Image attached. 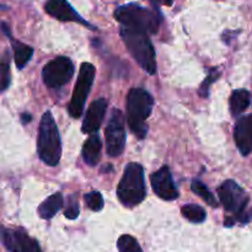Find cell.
<instances>
[{"mask_svg": "<svg viewBox=\"0 0 252 252\" xmlns=\"http://www.w3.org/2000/svg\"><path fill=\"white\" fill-rule=\"evenodd\" d=\"M115 19L126 29L144 32L147 34L157 33L161 21L158 11L135 2L117 7L115 11Z\"/></svg>", "mask_w": 252, "mask_h": 252, "instance_id": "cell-1", "label": "cell"}, {"mask_svg": "<svg viewBox=\"0 0 252 252\" xmlns=\"http://www.w3.org/2000/svg\"><path fill=\"white\" fill-rule=\"evenodd\" d=\"M154 106V98L144 89H132L127 96V121L129 129L139 139L148 134L145 121L150 116Z\"/></svg>", "mask_w": 252, "mask_h": 252, "instance_id": "cell-2", "label": "cell"}, {"mask_svg": "<svg viewBox=\"0 0 252 252\" xmlns=\"http://www.w3.org/2000/svg\"><path fill=\"white\" fill-rule=\"evenodd\" d=\"M37 152L42 161L48 166L59 164L62 157V143L58 127L49 111L43 113L41 118L37 139Z\"/></svg>", "mask_w": 252, "mask_h": 252, "instance_id": "cell-3", "label": "cell"}, {"mask_svg": "<svg viewBox=\"0 0 252 252\" xmlns=\"http://www.w3.org/2000/svg\"><path fill=\"white\" fill-rule=\"evenodd\" d=\"M117 196L126 207H135L142 203L147 196L144 181V169L140 164L129 162L117 187Z\"/></svg>", "mask_w": 252, "mask_h": 252, "instance_id": "cell-4", "label": "cell"}, {"mask_svg": "<svg viewBox=\"0 0 252 252\" xmlns=\"http://www.w3.org/2000/svg\"><path fill=\"white\" fill-rule=\"evenodd\" d=\"M120 33L126 47L137 63L148 74L154 75L157 73V54L148 34L144 32L126 29L123 26L121 27Z\"/></svg>", "mask_w": 252, "mask_h": 252, "instance_id": "cell-5", "label": "cell"}, {"mask_svg": "<svg viewBox=\"0 0 252 252\" xmlns=\"http://www.w3.org/2000/svg\"><path fill=\"white\" fill-rule=\"evenodd\" d=\"M218 196L225 211L235 216L234 220L240 223L250 221L249 214L245 212L250 197L234 180H226L219 186Z\"/></svg>", "mask_w": 252, "mask_h": 252, "instance_id": "cell-6", "label": "cell"}, {"mask_svg": "<svg viewBox=\"0 0 252 252\" xmlns=\"http://www.w3.org/2000/svg\"><path fill=\"white\" fill-rule=\"evenodd\" d=\"M96 69L91 63H83L79 71L76 85L74 88L73 96H71L70 103H69V115L73 118H79L84 112L86 98L93 86L94 79H95Z\"/></svg>", "mask_w": 252, "mask_h": 252, "instance_id": "cell-7", "label": "cell"}, {"mask_svg": "<svg viewBox=\"0 0 252 252\" xmlns=\"http://www.w3.org/2000/svg\"><path fill=\"white\" fill-rule=\"evenodd\" d=\"M74 64L68 57H57L43 66L42 78L48 88H62L68 84L74 75Z\"/></svg>", "mask_w": 252, "mask_h": 252, "instance_id": "cell-8", "label": "cell"}, {"mask_svg": "<svg viewBox=\"0 0 252 252\" xmlns=\"http://www.w3.org/2000/svg\"><path fill=\"white\" fill-rule=\"evenodd\" d=\"M106 152L110 157H120L125 150L126 129L125 116L118 108L111 112L110 121L106 127Z\"/></svg>", "mask_w": 252, "mask_h": 252, "instance_id": "cell-9", "label": "cell"}, {"mask_svg": "<svg viewBox=\"0 0 252 252\" xmlns=\"http://www.w3.org/2000/svg\"><path fill=\"white\" fill-rule=\"evenodd\" d=\"M1 243L10 252H42L38 243L21 229L5 230Z\"/></svg>", "mask_w": 252, "mask_h": 252, "instance_id": "cell-10", "label": "cell"}, {"mask_svg": "<svg viewBox=\"0 0 252 252\" xmlns=\"http://www.w3.org/2000/svg\"><path fill=\"white\" fill-rule=\"evenodd\" d=\"M150 182L155 193L164 201H175L179 197V191L167 166H162L155 171L150 176Z\"/></svg>", "mask_w": 252, "mask_h": 252, "instance_id": "cell-11", "label": "cell"}, {"mask_svg": "<svg viewBox=\"0 0 252 252\" xmlns=\"http://www.w3.org/2000/svg\"><path fill=\"white\" fill-rule=\"evenodd\" d=\"M44 10L52 17L61 20V21L79 22V24H83L84 26L95 29L88 21H85L66 0H47L46 4H44Z\"/></svg>", "mask_w": 252, "mask_h": 252, "instance_id": "cell-12", "label": "cell"}, {"mask_svg": "<svg viewBox=\"0 0 252 252\" xmlns=\"http://www.w3.org/2000/svg\"><path fill=\"white\" fill-rule=\"evenodd\" d=\"M234 139L241 155L248 157L252 152V113L239 118L234 129Z\"/></svg>", "mask_w": 252, "mask_h": 252, "instance_id": "cell-13", "label": "cell"}, {"mask_svg": "<svg viewBox=\"0 0 252 252\" xmlns=\"http://www.w3.org/2000/svg\"><path fill=\"white\" fill-rule=\"evenodd\" d=\"M106 110H107V101L105 98H97L89 106L86 111L85 118H84L81 130L85 134H93L96 133L102 125L105 118Z\"/></svg>", "mask_w": 252, "mask_h": 252, "instance_id": "cell-14", "label": "cell"}, {"mask_svg": "<svg viewBox=\"0 0 252 252\" xmlns=\"http://www.w3.org/2000/svg\"><path fill=\"white\" fill-rule=\"evenodd\" d=\"M101 148H102V143H101L100 137L96 133L90 134V137L84 143L83 150H81L84 161L89 166H95L98 164L101 158Z\"/></svg>", "mask_w": 252, "mask_h": 252, "instance_id": "cell-15", "label": "cell"}, {"mask_svg": "<svg viewBox=\"0 0 252 252\" xmlns=\"http://www.w3.org/2000/svg\"><path fill=\"white\" fill-rule=\"evenodd\" d=\"M251 95L245 89H239L231 93L230 98H229V106H230V113L234 117L243 115L248 107L250 106Z\"/></svg>", "mask_w": 252, "mask_h": 252, "instance_id": "cell-16", "label": "cell"}, {"mask_svg": "<svg viewBox=\"0 0 252 252\" xmlns=\"http://www.w3.org/2000/svg\"><path fill=\"white\" fill-rule=\"evenodd\" d=\"M63 196L61 193H54L44 199L38 207V214L42 219H51L57 214V212L63 207Z\"/></svg>", "mask_w": 252, "mask_h": 252, "instance_id": "cell-17", "label": "cell"}, {"mask_svg": "<svg viewBox=\"0 0 252 252\" xmlns=\"http://www.w3.org/2000/svg\"><path fill=\"white\" fill-rule=\"evenodd\" d=\"M12 49H14L15 64L17 68L22 69L31 59L32 54H33V48L19 41H12Z\"/></svg>", "mask_w": 252, "mask_h": 252, "instance_id": "cell-18", "label": "cell"}, {"mask_svg": "<svg viewBox=\"0 0 252 252\" xmlns=\"http://www.w3.org/2000/svg\"><path fill=\"white\" fill-rule=\"evenodd\" d=\"M181 213L187 220L192 221V223H203L207 218V213L201 206L198 204H186L181 208Z\"/></svg>", "mask_w": 252, "mask_h": 252, "instance_id": "cell-19", "label": "cell"}, {"mask_svg": "<svg viewBox=\"0 0 252 252\" xmlns=\"http://www.w3.org/2000/svg\"><path fill=\"white\" fill-rule=\"evenodd\" d=\"M191 189L197 196L201 197L204 202H207L211 207H218V201H217L214 194L209 191L208 187L203 182H201L199 180H193L191 185Z\"/></svg>", "mask_w": 252, "mask_h": 252, "instance_id": "cell-20", "label": "cell"}, {"mask_svg": "<svg viewBox=\"0 0 252 252\" xmlns=\"http://www.w3.org/2000/svg\"><path fill=\"white\" fill-rule=\"evenodd\" d=\"M117 248L120 252H143L138 241L130 235L121 236L117 241Z\"/></svg>", "mask_w": 252, "mask_h": 252, "instance_id": "cell-21", "label": "cell"}, {"mask_svg": "<svg viewBox=\"0 0 252 252\" xmlns=\"http://www.w3.org/2000/svg\"><path fill=\"white\" fill-rule=\"evenodd\" d=\"M84 199H85V202H86V204H88L89 208L94 212H100L101 209L103 208V204H105L102 196H101L100 192H97V191L89 192L88 194H85Z\"/></svg>", "mask_w": 252, "mask_h": 252, "instance_id": "cell-22", "label": "cell"}, {"mask_svg": "<svg viewBox=\"0 0 252 252\" xmlns=\"http://www.w3.org/2000/svg\"><path fill=\"white\" fill-rule=\"evenodd\" d=\"M79 213H80V207H79L78 197L75 194H71L68 198V202H66V208L64 211V216L68 219L73 220V219L78 218Z\"/></svg>", "mask_w": 252, "mask_h": 252, "instance_id": "cell-23", "label": "cell"}, {"mask_svg": "<svg viewBox=\"0 0 252 252\" xmlns=\"http://www.w3.org/2000/svg\"><path fill=\"white\" fill-rule=\"evenodd\" d=\"M219 75H220V73H219L218 69H216V68L211 69V71H209L207 79L201 84V88H199V95H201L202 97H208L209 88H211L212 84H213L214 81L219 78Z\"/></svg>", "mask_w": 252, "mask_h": 252, "instance_id": "cell-24", "label": "cell"}, {"mask_svg": "<svg viewBox=\"0 0 252 252\" xmlns=\"http://www.w3.org/2000/svg\"><path fill=\"white\" fill-rule=\"evenodd\" d=\"M10 81V65L9 62L0 61V91H4L9 88Z\"/></svg>", "mask_w": 252, "mask_h": 252, "instance_id": "cell-25", "label": "cell"}, {"mask_svg": "<svg viewBox=\"0 0 252 252\" xmlns=\"http://www.w3.org/2000/svg\"><path fill=\"white\" fill-rule=\"evenodd\" d=\"M149 1L152 2L155 7H159V6H161V5H167V6H171L172 2H174V0H149Z\"/></svg>", "mask_w": 252, "mask_h": 252, "instance_id": "cell-26", "label": "cell"}, {"mask_svg": "<svg viewBox=\"0 0 252 252\" xmlns=\"http://www.w3.org/2000/svg\"><path fill=\"white\" fill-rule=\"evenodd\" d=\"M32 121V116L30 113H22L21 115V122L22 125H27Z\"/></svg>", "mask_w": 252, "mask_h": 252, "instance_id": "cell-27", "label": "cell"}, {"mask_svg": "<svg viewBox=\"0 0 252 252\" xmlns=\"http://www.w3.org/2000/svg\"><path fill=\"white\" fill-rule=\"evenodd\" d=\"M1 30H2V31H4V33L6 34L7 37H10V38H11V33H10L9 27H7V25L4 24V22H2V24H1Z\"/></svg>", "mask_w": 252, "mask_h": 252, "instance_id": "cell-28", "label": "cell"}, {"mask_svg": "<svg viewBox=\"0 0 252 252\" xmlns=\"http://www.w3.org/2000/svg\"><path fill=\"white\" fill-rule=\"evenodd\" d=\"M4 231H5V229L2 228L1 225H0V241L2 240V236H4Z\"/></svg>", "mask_w": 252, "mask_h": 252, "instance_id": "cell-29", "label": "cell"}]
</instances>
